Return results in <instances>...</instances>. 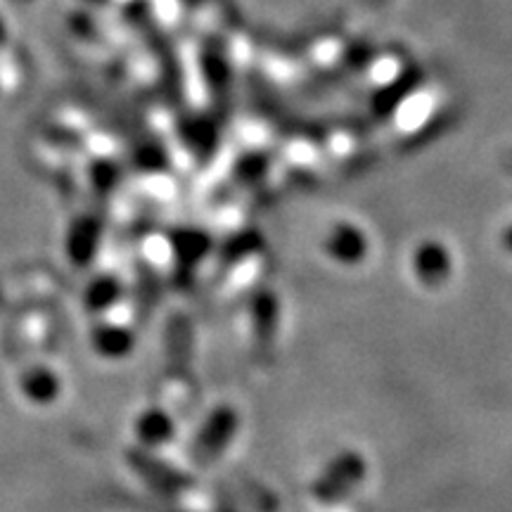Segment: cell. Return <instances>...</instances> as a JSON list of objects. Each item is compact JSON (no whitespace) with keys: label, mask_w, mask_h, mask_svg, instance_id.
I'll use <instances>...</instances> for the list:
<instances>
[{"label":"cell","mask_w":512,"mask_h":512,"mask_svg":"<svg viewBox=\"0 0 512 512\" xmlns=\"http://www.w3.org/2000/svg\"><path fill=\"white\" fill-rule=\"evenodd\" d=\"M5 43V24H3V19H0V46H3Z\"/></svg>","instance_id":"7a4b0ae2"},{"label":"cell","mask_w":512,"mask_h":512,"mask_svg":"<svg viewBox=\"0 0 512 512\" xmlns=\"http://www.w3.org/2000/svg\"><path fill=\"white\" fill-rule=\"evenodd\" d=\"M418 264H420V268H418L420 275L427 280H432L434 275L441 278V275H446V271H448L446 256L439 249V245L437 247L427 245L425 249H422V252L418 254Z\"/></svg>","instance_id":"6da1fadb"},{"label":"cell","mask_w":512,"mask_h":512,"mask_svg":"<svg viewBox=\"0 0 512 512\" xmlns=\"http://www.w3.org/2000/svg\"><path fill=\"white\" fill-rule=\"evenodd\" d=\"M91 3H95V0H91Z\"/></svg>","instance_id":"277c9868"},{"label":"cell","mask_w":512,"mask_h":512,"mask_svg":"<svg viewBox=\"0 0 512 512\" xmlns=\"http://www.w3.org/2000/svg\"><path fill=\"white\" fill-rule=\"evenodd\" d=\"M12 3H29V0H12Z\"/></svg>","instance_id":"3957f363"}]
</instances>
